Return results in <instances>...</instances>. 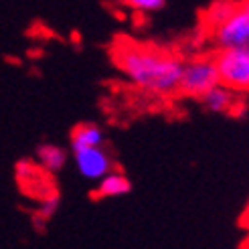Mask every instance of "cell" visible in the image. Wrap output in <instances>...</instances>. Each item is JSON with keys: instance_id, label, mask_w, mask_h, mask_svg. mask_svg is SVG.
I'll list each match as a JSON object with an SVG mask.
<instances>
[{"instance_id": "obj_1", "label": "cell", "mask_w": 249, "mask_h": 249, "mask_svg": "<svg viewBox=\"0 0 249 249\" xmlns=\"http://www.w3.org/2000/svg\"><path fill=\"white\" fill-rule=\"evenodd\" d=\"M120 71L136 87L154 95H172L178 91L182 59L168 51L148 45H122L116 51Z\"/></svg>"}, {"instance_id": "obj_2", "label": "cell", "mask_w": 249, "mask_h": 249, "mask_svg": "<svg viewBox=\"0 0 249 249\" xmlns=\"http://www.w3.org/2000/svg\"><path fill=\"white\" fill-rule=\"evenodd\" d=\"M209 22L217 49L249 47V0L219 2L209 12Z\"/></svg>"}, {"instance_id": "obj_3", "label": "cell", "mask_w": 249, "mask_h": 249, "mask_svg": "<svg viewBox=\"0 0 249 249\" xmlns=\"http://www.w3.org/2000/svg\"><path fill=\"white\" fill-rule=\"evenodd\" d=\"M219 83L235 93H249V47H225L213 55Z\"/></svg>"}, {"instance_id": "obj_4", "label": "cell", "mask_w": 249, "mask_h": 249, "mask_svg": "<svg viewBox=\"0 0 249 249\" xmlns=\"http://www.w3.org/2000/svg\"><path fill=\"white\" fill-rule=\"evenodd\" d=\"M215 85H219V71L213 57H195L182 61L178 93L201 99Z\"/></svg>"}, {"instance_id": "obj_5", "label": "cell", "mask_w": 249, "mask_h": 249, "mask_svg": "<svg viewBox=\"0 0 249 249\" xmlns=\"http://www.w3.org/2000/svg\"><path fill=\"white\" fill-rule=\"evenodd\" d=\"M71 152H73V158H75V166L79 174L87 180H99L114 168V160H111V156L102 146L79 148V150H71Z\"/></svg>"}, {"instance_id": "obj_6", "label": "cell", "mask_w": 249, "mask_h": 249, "mask_svg": "<svg viewBox=\"0 0 249 249\" xmlns=\"http://www.w3.org/2000/svg\"><path fill=\"white\" fill-rule=\"evenodd\" d=\"M201 102L209 111H213V114H229V111H233L235 106H237V93L219 83L201 97Z\"/></svg>"}, {"instance_id": "obj_7", "label": "cell", "mask_w": 249, "mask_h": 249, "mask_svg": "<svg viewBox=\"0 0 249 249\" xmlns=\"http://www.w3.org/2000/svg\"><path fill=\"white\" fill-rule=\"evenodd\" d=\"M132 191V182L122 172H107L99 178L97 189L91 193L93 198H109V196H124Z\"/></svg>"}, {"instance_id": "obj_8", "label": "cell", "mask_w": 249, "mask_h": 249, "mask_svg": "<svg viewBox=\"0 0 249 249\" xmlns=\"http://www.w3.org/2000/svg\"><path fill=\"white\" fill-rule=\"evenodd\" d=\"M104 144V130L97 124L85 122L77 124L71 130V150H79V148H91Z\"/></svg>"}, {"instance_id": "obj_9", "label": "cell", "mask_w": 249, "mask_h": 249, "mask_svg": "<svg viewBox=\"0 0 249 249\" xmlns=\"http://www.w3.org/2000/svg\"><path fill=\"white\" fill-rule=\"evenodd\" d=\"M36 158L45 170L49 172H57L65 166L67 162V152L63 150L61 146H55V144H43L36 148Z\"/></svg>"}, {"instance_id": "obj_10", "label": "cell", "mask_w": 249, "mask_h": 249, "mask_svg": "<svg viewBox=\"0 0 249 249\" xmlns=\"http://www.w3.org/2000/svg\"><path fill=\"white\" fill-rule=\"evenodd\" d=\"M118 2H122L124 6H128L136 12H144V15L158 12L166 6V0H118Z\"/></svg>"}, {"instance_id": "obj_11", "label": "cell", "mask_w": 249, "mask_h": 249, "mask_svg": "<svg viewBox=\"0 0 249 249\" xmlns=\"http://www.w3.org/2000/svg\"><path fill=\"white\" fill-rule=\"evenodd\" d=\"M57 209H59V196L57 195H51V196H47L45 201L41 203L39 211H36V217L47 221V219H51L57 213Z\"/></svg>"}, {"instance_id": "obj_12", "label": "cell", "mask_w": 249, "mask_h": 249, "mask_svg": "<svg viewBox=\"0 0 249 249\" xmlns=\"http://www.w3.org/2000/svg\"><path fill=\"white\" fill-rule=\"evenodd\" d=\"M247 217H249V211H247Z\"/></svg>"}]
</instances>
